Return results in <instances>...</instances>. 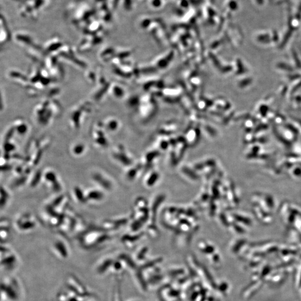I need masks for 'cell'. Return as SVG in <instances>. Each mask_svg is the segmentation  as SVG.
<instances>
[{
    "instance_id": "cell-1",
    "label": "cell",
    "mask_w": 301,
    "mask_h": 301,
    "mask_svg": "<svg viewBox=\"0 0 301 301\" xmlns=\"http://www.w3.org/2000/svg\"><path fill=\"white\" fill-rule=\"evenodd\" d=\"M90 197L92 198V199L98 200L99 199H102L103 198V195L99 192L93 191L90 194Z\"/></svg>"
}]
</instances>
